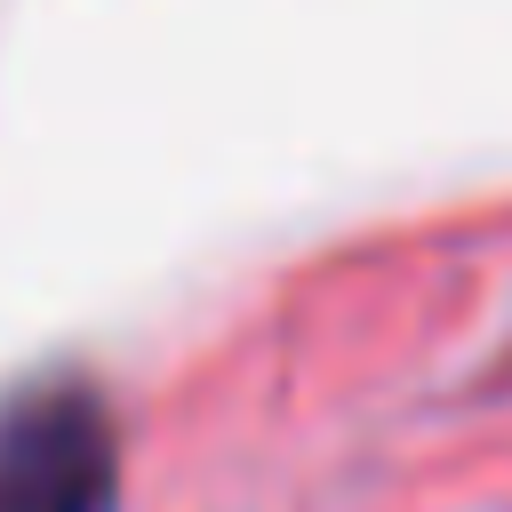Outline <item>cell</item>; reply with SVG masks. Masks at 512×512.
Instances as JSON below:
<instances>
[{"instance_id": "1", "label": "cell", "mask_w": 512, "mask_h": 512, "mask_svg": "<svg viewBox=\"0 0 512 512\" xmlns=\"http://www.w3.org/2000/svg\"><path fill=\"white\" fill-rule=\"evenodd\" d=\"M120 424L112 400L56 368L0 392V512H112Z\"/></svg>"}]
</instances>
